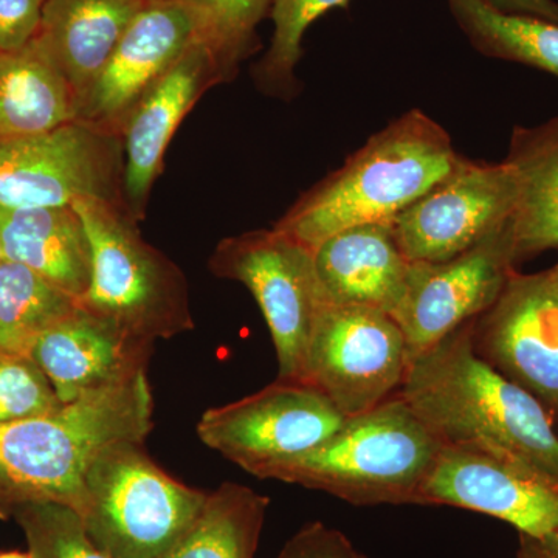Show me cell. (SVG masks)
<instances>
[{"label":"cell","mask_w":558,"mask_h":558,"mask_svg":"<svg viewBox=\"0 0 558 558\" xmlns=\"http://www.w3.org/2000/svg\"><path fill=\"white\" fill-rule=\"evenodd\" d=\"M554 270H556V274L558 275V263L554 266Z\"/></svg>","instance_id":"cell-36"},{"label":"cell","mask_w":558,"mask_h":558,"mask_svg":"<svg viewBox=\"0 0 558 558\" xmlns=\"http://www.w3.org/2000/svg\"><path fill=\"white\" fill-rule=\"evenodd\" d=\"M68 293L11 260L0 263V352L28 357L39 333L78 306Z\"/></svg>","instance_id":"cell-25"},{"label":"cell","mask_w":558,"mask_h":558,"mask_svg":"<svg viewBox=\"0 0 558 558\" xmlns=\"http://www.w3.org/2000/svg\"><path fill=\"white\" fill-rule=\"evenodd\" d=\"M47 0H0V51H17L38 35Z\"/></svg>","instance_id":"cell-31"},{"label":"cell","mask_w":558,"mask_h":558,"mask_svg":"<svg viewBox=\"0 0 558 558\" xmlns=\"http://www.w3.org/2000/svg\"><path fill=\"white\" fill-rule=\"evenodd\" d=\"M154 343L78 304L39 333L28 359L49 379L62 403L148 371Z\"/></svg>","instance_id":"cell-17"},{"label":"cell","mask_w":558,"mask_h":558,"mask_svg":"<svg viewBox=\"0 0 558 558\" xmlns=\"http://www.w3.org/2000/svg\"><path fill=\"white\" fill-rule=\"evenodd\" d=\"M201 39L199 20L186 3L148 0L81 101L78 120L121 137L140 100Z\"/></svg>","instance_id":"cell-15"},{"label":"cell","mask_w":558,"mask_h":558,"mask_svg":"<svg viewBox=\"0 0 558 558\" xmlns=\"http://www.w3.org/2000/svg\"><path fill=\"white\" fill-rule=\"evenodd\" d=\"M199 20L202 39L233 78L238 65L256 50V27L274 0H182Z\"/></svg>","instance_id":"cell-27"},{"label":"cell","mask_w":558,"mask_h":558,"mask_svg":"<svg viewBox=\"0 0 558 558\" xmlns=\"http://www.w3.org/2000/svg\"><path fill=\"white\" fill-rule=\"evenodd\" d=\"M519 182L508 160L459 157L457 167L391 220L410 263H440L472 248L512 219Z\"/></svg>","instance_id":"cell-11"},{"label":"cell","mask_w":558,"mask_h":558,"mask_svg":"<svg viewBox=\"0 0 558 558\" xmlns=\"http://www.w3.org/2000/svg\"><path fill=\"white\" fill-rule=\"evenodd\" d=\"M78 120L69 84L33 39L0 51V142L33 137Z\"/></svg>","instance_id":"cell-22"},{"label":"cell","mask_w":558,"mask_h":558,"mask_svg":"<svg viewBox=\"0 0 558 558\" xmlns=\"http://www.w3.org/2000/svg\"><path fill=\"white\" fill-rule=\"evenodd\" d=\"M470 44L495 60L519 62L558 78V22L506 13L487 0H446Z\"/></svg>","instance_id":"cell-24"},{"label":"cell","mask_w":558,"mask_h":558,"mask_svg":"<svg viewBox=\"0 0 558 558\" xmlns=\"http://www.w3.org/2000/svg\"><path fill=\"white\" fill-rule=\"evenodd\" d=\"M92 248V279L83 306L135 339H172L194 328L185 275L140 234L124 205L73 202Z\"/></svg>","instance_id":"cell-5"},{"label":"cell","mask_w":558,"mask_h":558,"mask_svg":"<svg viewBox=\"0 0 558 558\" xmlns=\"http://www.w3.org/2000/svg\"><path fill=\"white\" fill-rule=\"evenodd\" d=\"M495 9L506 13L527 14L558 22L557 0H487Z\"/></svg>","instance_id":"cell-32"},{"label":"cell","mask_w":558,"mask_h":558,"mask_svg":"<svg viewBox=\"0 0 558 558\" xmlns=\"http://www.w3.org/2000/svg\"><path fill=\"white\" fill-rule=\"evenodd\" d=\"M3 259V252H2V242H0V263H2Z\"/></svg>","instance_id":"cell-35"},{"label":"cell","mask_w":558,"mask_h":558,"mask_svg":"<svg viewBox=\"0 0 558 558\" xmlns=\"http://www.w3.org/2000/svg\"><path fill=\"white\" fill-rule=\"evenodd\" d=\"M62 405L46 374L33 360L0 352V424L44 416Z\"/></svg>","instance_id":"cell-29"},{"label":"cell","mask_w":558,"mask_h":558,"mask_svg":"<svg viewBox=\"0 0 558 558\" xmlns=\"http://www.w3.org/2000/svg\"><path fill=\"white\" fill-rule=\"evenodd\" d=\"M410 363L405 336L391 315L323 304L301 381L317 388L344 416H357L399 395Z\"/></svg>","instance_id":"cell-9"},{"label":"cell","mask_w":558,"mask_h":558,"mask_svg":"<svg viewBox=\"0 0 558 558\" xmlns=\"http://www.w3.org/2000/svg\"><path fill=\"white\" fill-rule=\"evenodd\" d=\"M506 160L519 182L510 222L520 264L558 248V117L535 128L517 126Z\"/></svg>","instance_id":"cell-21"},{"label":"cell","mask_w":558,"mask_h":558,"mask_svg":"<svg viewBox=\"0 0 558 558\" xmlns=\"http://www.w3.org/2000/svg\"><path fill=\"white\" fill-rule=\"evenodd\" d=\"M442 440L400 395L347 418L317 449L267 469L260 480L326 492L354 506L417 505Z\"/></svg>","instance_id":"cell-4"},{"label":"cell","mask_w":558,"mask_h":558,"mask_svg":"<svg viewBox=\"0 0 558 558\" xmlns=\"http://www.w3.org/2000/svg\"><path fill=\"white\" fill-rule=\"evenodd\" d=\"M148 0H47L36 44L75 95L86 98Z\"/></svg>","instance_id":"cell-19"},{"label":"cell","mask_w":558,"mask_h":558,"mask_svg":"<svg viewBox=\"0 0 558 558\" xmlns=\"http://www.w3.org/2000/svg\"><path fill=\"white\" fill-rule=\"evenodd\" d=\"M512 222L440 263H410L409 281L396 322L409 344L410 362L478 318L515 274Z\"/></svg>","instance_id":"cell-12"},{"label":"cell","mask_w":558,"mask_h":558,"mask_svg":"<svg viewBox=\"0 0 558 558\" xmlns=\"http://www.w3.org/2000/svg\"><path fill=\"white\" fill-rule=\"evenodd\" d=\"M0 558H35L32 554H22V553H5L0 554Z\"/></svg>","instance_id":"cell-34"},{"label":"cell","mask_w":558,"mask_h":558,"mask_svg":"<svg viewBox=\"0 0 558 558\" xmlns=\"http://www.w3.org/2000/svg\"><path fill=\"white\" fill-rule=\"evenodd\" d=\"M351 0H274L269 50L255 68L256 83L267 94L288 97L296 92L295 69L307 28L329 10L349 9Z\"/></svg>","instance_id":"cell-26"},{"label":"cell","mask_w":558,"mask_h":558,"mask_svg":"<svg viewBox=\"0 0 558 558\" xmlns=\"http://www.w3.org/2000/svg\"><path fill=\"white\" fill-rule=\"evenodd\" d=\"M323 304L362 306L398 314L407 293L410 260L391 222L351 227L314 248Z\"/></svg>","instance_id":"cell-18"},{"label":"cell","mask_w":558,"mask_h":558,"mask_svg":"<svg viewBox=\"0 0 558 558\" xmlns=\"http://www.w3.org/2000/svg\"><path fill=\"white\" fill-rule=\"evenodd\" d=\"M123 138L75 120L33 137L0 142V208L124 205Z\"/></svg>","instance_id":"cell-7"},{"label":"cell","mask_w":558,"mask_h":558,"mask_svg":"<svg viewBox=\"0 0 558 558\" xmlns=\"http://www.w3.org/2000/svg\"><path fill=\"white\" fill-rule=\"evenodd\" d=\"M229 73L205 40H197L140 100L124 128V204L135 220L145 218L150 190L163 170L165 153L179 124Z\"/></svg>","instance_id":"cell-16"},{"label":"cell","mask_w":558,"mask_h":558,"mask_svg":"<svg viewBox=\"0 0 558 558\" xmlns=\"http://www.w3.org/2000/svg\"><path fill=\"white\" fill-rule=\"evenodd\" d=\"M207 497L159 468L145 440H119L87 469L80 517L92 542L110 558H163Z\"/></svg>","instance_id":"cell-6"},{"label":"cell","mask_w":558,"mask_h":558,"mask_svg":"<svg viewBox=\"0 0 558 558\" xmlns=\"http://www.w3.org/2000/svg\"><path fill=\"white\" fill-rule=\"evenodd\" d=\"M278 558H371L352 545L351 539L322 521L307 523L282 546Z\"/></svg>","instance_id":"cell-30"},{"label":"cell","mask_w":558,"mask_h":558,"mask_svg":"<svg viewBox=\"0 0 558 558\" xmlns=\"http://www.w3.org/2000/svg\"><path fill=\"white\" fill-rule=\"evenodd\" d=\"M219 278L240 281L269 326L279 380L301 381L312 330L323 307L314 250L277 229L219 242L208 263Z\"/></svg>","instance_id":"cell-8"},{"label":"cell","mask_w":558,"mask_h":558,"mask_svg":"<svg viewBox=\"0 0 558 558\" xmlns=\"http://www.w3.org/2000/svg\"><path fill=\"white\" fill-rule=\"evenodd\" d=\"M13 502L35 558H110L102 553L84 527L75 509L53 501Z\"/></svg>","instance_id":"cell-28"},{"label":"cell","mask_w":558,"mask_h":558,"mask_svg":"<svg viewBox=\"0 0 558 558\" xmlns=\"http://www.w3.org/2000/svg\"><path fill=\"white\" fill-rule=\"evenodd\" d=\"M399 395L442 442L483 447L558 490V418L476 355L472 322L411 360Z\"/></svg>","instance_id":"cell-1"},{"label":"cell","mask_w":558,"mask_h":558,"mask_svg":"<svg viewBox=\"0 0 558 558\" xmlns=\"http://www.w3.org/2000/svg\"><path fill=\"white\" fill-rule=\"evenodd\" d=\"M347 418L312 385L278 379L247 398L208 409L196 432L209 449L259 478L271 465L317 449Z\"/></svg>","instance_id":"cell-10"},{"label":"cell","mask_w":558,"mask_h":558,"mask_svg":"<svg viewBox=\"0 0 558 558\" xmlns=\"http://www.w3.org/2000/svg\"><path fill=\"white\" fill-rule=\"evenodd\" d=\"M519 558H558V531L542 538L520 535Z\"/></svg>","instance_id":"cell-33"},{"label":"cell","mask_w":558,"mask_h":558,"mask_svg":"<svg viewBox=\"0 0 558 558\" xmlns=\"http://www.w3.org/2000/svg\"><path fill=\"white\" fill-rule=\"evenodd\" d=\"M148 371L86 392L44 416L0 424V488L11 501H53L80 513L84 476L102 449L153 429Z\"/></svg>","instance_id":"cell-3"},{"label":"cell","mask_w":558,"mask_h":558,"mask_svg":"<svg viewBox=\"0 0 558 558\" xmlns=\"http://www.w3.org/2000/svg\"><path fill=\"white\" fill-rule=\"evenodd\" d=\"M450 135L409 110L307 191L274 229L314 250L351 227L391 222L457 167Z\"/></svg>","instance_id":"cell-2"},{"label":"cell","mask_w":558,"mask_h":558,"mask_svg":"<svg viewBox=\"0 0 558 558\" xmlns=\"http://www.w3.org/2000/svg\"><path fill=\"white\" fill-rule=\"evenodd\" d=\"M417 505L484 513L532 538L558 531L557 488L473 444L442 442Z\"/></svg>","instance_id":"cell-14"},{"label":"cell","mask_w":558,"mask_h":558,"mask_svg":"<svg viewBox=\"0 0 558 558\" xmlns=\"http://www.w3.org/2000/svg\"><path fill=\"white\" fill-rule=\"evenodd\" d=\"M270 499L238 483H222L189 531L163 558H253Z\"/></svg>","instance_id":"cell-23"},{"label":"cell","mask_w":558,"mask_h":558,"mask_svg":"<svg viewBox=\"0 0 558 558\" xmlns=\"http://www.w3.org/2000/svg\"><path fill=\"white\" fill-rule=\"evenodd\" d=\"M476 355L526 389L558 418V275L515 271L501 295L472 322Z\"/></svg>","instance_id":"cell-13"},{"label":"cell","mask_w":558,"mask_h":558,"mask_svg":"<svg viewBox=\"0 0 558 558\" xmlns=\"http://www.w3.org/2000/svg\"><path fill=\"white\" fill-rule=\"evenodd\" d=\"M3 259L21 264L81 301L90 288L92 248L76 209L0 208Z\"/></svg>","instance_id":"cell-20"}]
</instances>
